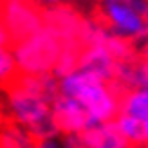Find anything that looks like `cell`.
<instances>
[{"instance_id":"1","label":"cell","mask_w":148,"mask_h":148,"mask_svg":"<svg viewBox=\"0 0 148 148\" xmlns=\"http://www.w3.org/2000/svg\"><path fill=\"white\" fill-rule=\"evenodd\" d=\"M60 94L78 101L87 112L90 125L98 127L117 117L125 90L78 67L60 79Z\"/></svg>"},{"instance_id":"2","label":"cell","mask_w":148,"mask_h":148,"mask_svg":"<svg viewBox=\"0 0 148 148\" xmlns=\"http://www.w3.org/2000/svg\"><path fill=\"white\" fill-rule=\"evenodd\" d=\"M7 110L13 123L29 130L36 141L60 137L54 117H53V103L38 94L27 92L16 83H7Z\"/></svg>"},{"instance_id":"3","label":"cell","mask_w":148,"mask_h":148,"mask_svg":"<svg viewBox=\"0 0 148 148\" xmlns=\"http://www.w3.org/2000/svg\"><path fill=\"white\" fill-rule=\"evenodd\" d=\"M146 14L148 0H105L98 5V20L127 42L148 40Z\"/></svg>"},{"instance_id":"4","label":"cell","mask_w":148,"mask_h":148,"mask_svg":"<svg viewBox=\"0 0 148 148\" xmlns=\"http://www.w3.org/2000/svg\"><path fill=\"white\" fill-rule=\"evenodd\" d=\"M63 45L56 36L43 25L38 33L29 36L27 40L13 45V58L16 63L18 74L40 76L53 74L58 60L62 56Z\"/></svg>"},{"instance_id":"5","label":"cell","mask_w":148,"mask_h":148,"mask_svg":"<svg viewBox=\"0 0 148 148\" xmlns=\"http://www.w3.org/2000/svg\"><path fill=\"white\" fill-rule=\"evenodd\" d=\"M0 20L4 22L13 45L27 40L29 36H33L43 27L42 7H36L29 2H22V0H11V2L0 4Z\"/></svg>"},{"instance_id":"6","label":"cell","mask_w":148,"mask_h":148,"mask_svg":"<svg viewBox=\"0 0 148 148\" xmlns=\"http://www.w3.org/2000/svg\"><path fill=\"white\" fill-rule=\"evenodd\" d=\"M43 25L53 33L63 47H83L81 34H83L85 18L71 5H47L42 7Z\"/></svg>"},{"instance_id":"7","label":"cell","mask_w":148,"mask_h":148,"mask_svg":"<svg viewBox=\"0 0 148 148\" xmlns=\"http://www.w3.org/2000/svg\"><path fill=\"white\" fill-rule=\"evenodd\" d=\"M53 117L62 136L71 134H83L88 128H92L90 119L87 112L78 101H74L67 96H58L53 103Z\"/></svg>"},{"instance_id":"8","label":"cell","mask_w":148,"mask_h":148,"mask_svg":"<svg viewBox=\"0 0 148 148\" xmlns=\"http://www.w3.org/2000/svg\"><path fill=\"white\" fill-rule=\"evenodd\" d=\"M85 148H132V145L121 136L116 123H103L88 128L81 134Z\"/></svg>"},{"instance_id":"9","label":"cell","mask_w":148,"mask_h":148,"mask_svg":"<svg viewBox=\"0 0 148 148\" xmlns=\"http://www.w3.org/2000/svg\"><path fill=\"white\" fill-rule=\"evenodd\" d=\"M11 83V81H9ZM13 83H16L27 92L38 94L42 98L54 103L60 96V79L54 74H40V76H29V74H16L13 78Z\"/></svg>"},{"instance_id":"10","label":"cell","mask_w":148,"mask_h":148,"mask_svg":"<svg viewBox=\"0 0 148 148\" xmlns=\"http://www.w3.org/2000/svg\"><path fill=\"white\" fill-rule=\"evenodd\" d=\"M119 114L145 125L148 121V87H136L125 92L121 98Z\"/></svg>"},{"instance_id":"11","label":"cell","mask_w":148,"mask_h":148,"mask_svg":"<svg viewBox=\"0 0 148 148\" xmlns=\"http://www.w3.org/2000/svg\"><path fill=\"white\" fill-rule=\"evenodd\" d=\"M0 148H36V139L24 127L7 121L0 125Z\"/></svg>"},{"instance_id":"12","label":"cell","mask_w":148,"mask_h":148,"mask_svg":"<svg viewBox=\"0 0 148 148\" xmlns=\"http://www.w3.org/2000/svg\"><path fill=\"white\" fill-rule=\"evenodd\" d=\"M114 123H116L117 130L121 132V136L127 139L132 146H145V128H143V123L132 119V117H128V116H123V114H117Z\"/></svg>"},{"instance_id":"13","label":"cell","mask_w":148,"mask_h":148,"mask_svg":"<svg viewBox=\"0 0 148 148\" xmlns=\"http://www.w3.org/2000/svg\"><path fill=\"white\" fill-rule=\"evenodd\" d=\"M18 74L13 58V47L0 43V83H9Z\"/></svg>"},{"instance_id":"14","label":"cell","mask_w":148,"mask_h":148,"mask_svg":"<svg viewBox=\"0 0 148 148\" xmlns=\"http://www.w3.org/2000/svg\"><path fill=\"white\" fill-rule=\"evenodd\" d=\"M136 87H148V40L141 47L136 62Z\"/></svg>"},{"instance_id":"15","label":"cell","mask_w":148,"mask_h":148,"mask_svg":"<svg viewBox=\"0 0 148 148\" xmlns=\"http://www.w3.org/2000/svg\"><path fill=\"white\" fill-rule=\"evenodd\" d=\"M62 148H85L81 134H71V136H62Z\"/></svg>"},{"instance_id":"16","label":"cell","mask_w":148,"mask_h":148,"mask_svg":"<svg viewBox=\"0 0 148 148\" xmlns=\"http://www.w3.org/2000/svg\"><path fill=\"white\" fill-rule=\"evenodd\" d=\"M36 148H62V137H53V139L36 141Z\"/></svg>"},{"instance_id":"17","label":"cell","mask_w":148,"mask_h":148,"mask_svg":"<svg viewBox=\"0 0 148 148\" xmlns=\"http://www.w3.org/2000/svg\"><path fill=\"white\" fill-rule=\"evenodd\" d=\"M143 128H145V146L148 145V121L143 125Z\"/></svg>"},{"instance_id":"18","label":"cell","mask_w":148,"mask_h":148,"mask_svg":"<svg viewBox=\"0 0 148 148\" xmlns=\"http://www.w3.org/2000/svg\"><path fill=\"white\" fill-rule=\"evenodd\" d=\"M145 148H148V145H146V146H145Z\"/></svg>"}]
</instances>
